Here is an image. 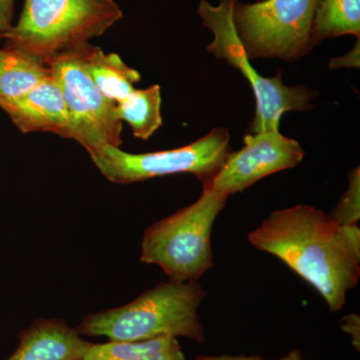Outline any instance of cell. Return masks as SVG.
<instances>
[{
    "label": "cell",
    "mask_w": 360,
    "mask_h": 360,
    "mask_svg": "<svg viewBox=\"0 0 360 360\" xmlns=\"http://www.w3.org/2000/svg\"><path fill=\"white\" fill-rule=\"evenodd\" d=\"M319 0H262L234 7V25L250 59L298 60L312 47Z\"/></svg>",
    "instance_id": "obj_7"
},
{
    "label": "cell",
    "mask_w": 360,
    "mask_h": 360,
    "mask_svg": "<svg viewBox=\"0 0 360 360\" xmlns=\"http://www.w3.org/2000/svg\"><path fill=\"white\" fill-rule=\"evenodd\" d=\"M359 39H357L352 51L342 58L331 59L329 68L331 70L340 68H359Z\"/></svg>",
    "instance_id": "obj_20"
},
{
    "label": "cell",
    "mask_w": 360,
    "mask_h": 360,
    "mask_svg": "<svg viewBox=\"0 0 360 360\" xmlns=\"http://www.w3.org/2000/svg\"><path fill=\"white\" fill-rule=\"evenodd\" d=\"M352 34L360 37V0H319L312 25L314 46L323 39Z\"/></svg>",
    "instance_id": "obj_16"
},
{
    "label": "cell",
    "mask_w": 360,
    "mask_h": 360,
    "mask_svg": "<svg viewBox=\"0 0 360 360\" xmlns=\"http://www.w3.org/2000/svg\"><path fill=\"white\" fill-rule=\"evenodd\" d=\"M205 297L198 281L169 279L127 304L87 315L77 329L82 335L104 336L110 341L186 338L203 343L198 309Z\"/></svg>",
    "instance_id": "obj_2"
},
{
    "label": "cell",
    "mask_w": 360,
    "mask_h": 360,
    "mask_svg": "<svg viewBox=\"0 0 360 360\" xmlns=\"http://www.w3.org/2000/svg\"><path fill=\"white\" fill-rule=\"evenodd\" d=\"M231 134L224 127L182 148L148 153H129L105 146L89 153L90 160L108 181L129 184L155 177L191 174L202 186L212 184L231 153Z\"/></svg>",
    "instance_id": "obj_6"
},
{
    "label": "cell",
    "mask_w": 360,
    "mask_h": 360,
    "mask_svg": "<svg viewBox=\"0 0 360 360\" xmlns=\"http://www.w3.org/2000/svg\"><path fill=\"white\" fill-rule=\"evenodd\" d=\"M258 1H262V0H258Z\"/></svg>",
    "instance_id": "obj_22"
},
{
    "label": "cell",
    "mask_w": 360,
    "mask_h": 360,
    "mask_svg": "<svg viewBox=\"0 0 360 360\" xmlns=\"http://www.w3.org/2000/svg\"><path fill=\"white\" fill-rule=\"evenodd\" d=\"M340 329L352 338V343L357 352L360 350V317L356 314H349L340 321Z\"/></svg>",
    "instance_id": "obj_18"
},
{
    "label": "cell",
    "mask_w": 360,
    "mask_h": 360,
    "mask_svg": "<svg viewBox=\"0 0 360 360\" xmlns=\"http://www.w3.org/2000/svg\"><path fill=\"white\" fill-rule=\"evenodd\" d=\"M65 98L72 124V139L91 153L105 146L120 148L122 122L116 103L101 94L85 70L79 47L47 63Z\"/></svg>",
    "instance_id": "obj_8"
},
{
    "label": "cell",
    "mask_w": 360,
    "mask_h": 360,
    "mask_svg": "<svg viewBox=\"0 0 360 360\" xmlns=\"http://www.w3.org/2000/svg\"><path fill=\"white\" fill-rule=\"evenodd\" d=\"M122 16L115 0H25L18 22L0 37L47 65L101 37Z\"/></svg>",
    "instance_id": "obj_3"
},
{
    "label": "cell",
    "mask_w": 360,
    "mask_h": 360,
    "mask_svg": "<svg viewBox=\"0 0 360 360\" xmlns=\"http://www.w3.org/2000/svg\"><path fill=\"white\" fill-rule=\"evenodd\" d=\"M238 2L221 0L219 6H213L201 0L198 15L213 34V41L208 45L207 51L215 58L225 59L250 82L257 99V111L250 123V134L277 130L283 113L310 110L314 108L311 101L317 94L304 85L288 86L283 82L281 72L274 77H264L253 68L234 25V7Z\"/></svg>",
    "instance_id": "obj_5"
},
{
    "label": "cell",
    "mask_w": 360,
    "mask_h": 360,
    "mask_svg": "<svg viewBox=\"0 0 360 360\" xmlns=\"http://www.w3.org/2000/svg\"><path fill=\"white\" fill-rule=\"evenodd\" d=\"M82 360H186L177 338L92 343Z\"/></svg>",
    "instance_id": "obj_14"
},
{
    "label": "cell",
    "mask_w": 360,
    "mask_h": 360,
    "mask_svg": "<svg viewBox=\"0 0 360 360\" xmlns=\"http://www.w3.org/2000/svg\"><path fill=\"white\" fill-rule=\"evenodd\" d=\"M116 112L122 122L129 123L136 139H148L162 125L160 85L134 89L116 103Z\"/></svg>",
    "instance_id": "obj_15"
},
{
    "label": "cell",
    "mask_w": 360,
    "mask_h": 360,
    "mask_svg": "<svg viewBox=\"0 0 360 360\" xmlns=\"http://www.w3.org/2000/svg\"><path fill=\"white\" fill-rule=\"evenodd\" d=\"M248 241L304 279L333 314L343 309L348 292L359 284V225L340 226L314 206L274 210L248 234Z\"/></svg>",
    "instance_id": "obj_1"
},
{
    "label": "cell",
    "mask_w": 360,
    "mask_h": 360,
    "mask_svg": "<svg viewBox=\"0 0 360 360\" xmlns=\"http://www.w3.org/2000/svg\"><path fill=\"white\" fill-rule=\"evenodd\" d=\"M303 156L304 150L300 142L283 136L278 129L248 134L245 146L229 153L224 167L207 186L217 193L231 196L258 180L295 167Z\"/></svg>",
    "instance_id": "obj_9"
},
{
    "label": "cell",
    "mask_w": 360,
    "mask_h": 360,
    "mask_svg": "<svg viewBox=\"0 0 360 360\" xmlns=\"http://www.w3.org/2000/svg\"><path fill=\"white\" fill-rule=\"evenodd\" d=\"M202 186L195 202L144 231L141 262L158 265L170 281H198L214 265L213 225L229 196Z\"/></svg>",
    "instance_id": "obj_4"
},
{
    "label": "cell",
    "mask_w": 360,
    "mask_h": 360,
    "mask_svg": "<svg viewBox=\"0 0 360 360\" xmlns=\"http://www.w3.org/2000/svg\"><path fill=\"white\" fill-rule=\"evenodd\" d=\"M79 54L97 89L113 103L127 98L141 80V73L129 68L118 54L105 53L101 47L90 44L80 46Z\"/></svg>",
    "instance_id": "obj_12"
},
{
    "label": "cell",
    "mask_w": 360,
    "mask_h": 360,
    "mask_svg": "<svg viewBox=\"0 0 360 360\" xmlns=\"http://www.w3.org/2000/svg\"><path fill=\"white\" fill-rule=\"evenodd\" d=\"M18 338L20 345L7 360H82L92 345L61 319H39Z\"/></svg>",
    "instance_id": "obj_11"
},
{
    "label": "cell",
    "mask_w": 360,
    "mask_h": 360,
    "mask_svg": "<svg viewBox=\"0 0 360 360\" xmlns=\"http://www.w3.org/2000/svg\"><path fill=\"white\" fill-rule=\"evenodd\" d=\"M0 108L22 134L51 132L72 139L70 110L51 75L23 96L0 98Z\"/></svg>",
    "instance_id": "obj_10"
},
{
    "label": "cell",
    "mask_w": 360,
    "mask_h": 360,
    "mask_svg": "<svg viewBox=\"0 0 360 360\" xmlns=\"http://www.w3.org/2000/svg\"><path fill=\"white\" fill-rule=\"evenodd\" d=\"M331 219L340 226H357L360 219V169L354 168L348 174V187L333 208Z\"/></svg>",
    "instance_id": "obj_17"
},
{
    "label": "cell",
    "mask_w": 360,
    "mask_h": 360,
    "mask_svg": "<svg viewBox=\"0 0 360 360\" xmlns=\"http://www.w3.org/2000/svg\"><path fill=\"white\" fill-rule=\"evenodd\" d=\"M14 0H0V34L13 27Z\"/></svg>",
    "instance_id": "obj_21"
},
{
    "label": "cell",
    "mask_w": 360,
    "mask_h": 360,
    "mask_svg": "<svg viewBox=\"0 0 360 360\" xmlns=\"http://www.w3.org/2000/svg\"><path fill=\"white\" fill-rule=\"evenodd\" d=\"M196 360H265L258 355H252V356H245V355H219V356H208V355H202L198 356ZM278 360H303L302 352L300 350H292L286 356Z\"/></svg>",
    "instance_id": "obj_19"
},
{
    "label": "cell",
    "mask_w": 360,
    "mask_h": 360,
    "mask_svg": "<svg viewBox=\"0 0 360 360\" xmlns=\"http://www.w3.org/2000/svg\"><path fill=\"white\" fill-rule=\"evenodd\" d=\"M51 77L49 65L7 45L0 49V98H16Z\"/></svg>",
    "instance_id": "obj_13"
}]
</instances>
